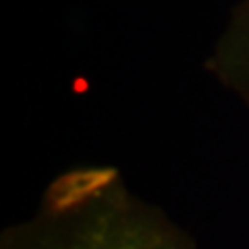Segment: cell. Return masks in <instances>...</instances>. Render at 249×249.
<instances>
[{
	"mask_svg": "<svg viewBox=\"0 0 249 249\" xmlns=\"http://www.w3.org/2000/svg\"><path fill=\"white\" fill-rule=\"evenodd\" d=\"M0 249H197L185 229L135 196L112 168L58 177L37 208L11 224Z\"/></svg>",
	"mask_w": 249,
	"mask_h": 249,
	"instance_id": "6da1fadb",
	"label": "cell"
},
{
	"mask_svg": "<svg viewBox=\"0 0 249 249\" xmlns=\"http://www.w3.org/2000/svg\"><path fill=\"white\" fill-rule=\"evenodd\" d=\"M220 69L224 79L235 85L249 100V34L247 40L241 44V48H235L220 60Z\"/></svg>",
	"mask_w": 249,
	"mask_h": 249,
	"instance_id": "7a4b0ae2",
	"label": "cell"
}]
</instances>
